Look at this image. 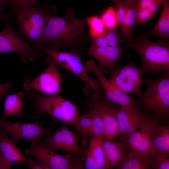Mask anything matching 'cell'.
I'll return each instance as SVG.
<instances>
[{
    "mask_svg": "<svg viewBox=\"0 0 169 169\" xmlns=\"http://www.w3.org/2000/svg\"><path fill=\"white\" fill-rule=\"evenodd\" d=\"M71 9L65 15L49 17L44 29L42 43L59 48H69L79 51L80 39L83 37L85 22L74 16Z\"/></svg>",
    "mask_w": 169,
    "mask_h": 169,
    "instance_id": "6da1fadb",
    "label": "cell"
},
{
    "mask_svg": "<svg viewBox=\"0 0 169 169\" xmlns=\"http://www.w3.org/2000/svg\"><path fill=\"white\" fill-rule=\"evenodd\" d=\"M146 84L145 91L134 99L135 107L150 115L155 122L169 124V71L156 79L148 78Z\"/></svg>",
    "mask_w": 169,
    "mask_h": 169,
    "instance_id": "7a4b0ae2",
    "label": "cell"
},
{
    "mask_svg": "<svg viewBox=\"0 0 169 169\" xmlns=\"http://www.w3.org/2000/svg\"><path fill=\"white\" fill-rule=\"evenodd\" d=\"M25 97L33 108L34 119H39L42 114H47L74 127L80 116L76 106L59 94L43 96L30 89L26 91Z\"/></svg>",
    "mask_w": 169,
    "mask_h": 169,
    "instance_id": "3957f363",
    "label": "cell"
},
{
    "mask_svg": "<svg viewBox=\"0 0 169 169\" xmlns=\"http://www.w3.org/2000/svg\"><path fill=\"white\" fill-rule=\"evenodd\" d=\"M146 34L127 44L124 47L133 48L140 55L143 73L153 75L169 71V43L168 40H149Z\"/></svg>",
    "mask_w": 169,
    "mask_h": 169,
    "instance_id": "277c9868",
    "label": "cell"
},
{
    "mask_svg": "<svg viewBox=\"0 0 169 169\" xmlns=\"http://www.w3.org/2000/svg\"><path fill=\"white\" fill-rule=\"evenodd\" d=\"M56 12L55 6L47 3L20 9L15 14L20 32L30 42L36 45H41L43 32L47 21Z\"/></svg>",
    "mask_w": 169,
    "mask_h": 169,
    "instance_id": "5b68a950",
    "label": "cell"
},
{
    "mask_svg": "<svg viewBox=\"0 0 169 169\" xmlns=\"http://www.w3.org/2000/svg\"><path fill=\"white\" fill-rule=\"evenodd\" d=\"M34 49L43 51L51 57L64 69L73 73L85 82L86 87L91 89L95 95L101 97L104 93L98 80L90 76L83 64L79 51L71 49L68 52L61 51L59 48L41 45H35Z\"/></svg>",
    "mask_w": 169,
    "mask_h": 169,
    "instance_id": "8992f818",
    "label": "cell"
},
{
    "mask_svg": "<svg viewBox=\"0 0 169 169\" xmlns=\"http://www.w3.org/2000/svg\"><path fill=\"white\" fill-rule=\"evenodd\" d=\"M85 93L87 95L86 104L88 107H92L99 112L104 126L105 138L112 139L120 135L117 117L120 106L107 100L105 97H98L92 94L85 88Z\"/></svg>",
    "mask_w": 169,
    "mask_h": 169,
    "instance_id": "52a82bcc",
    "label": "cell"
},
{
    "mask_svg": "<svg viewBox=\"0 0 169 169\" xmlns=\"http://www.w3.org/2000/svg\"><path fill=\"white\" fill-rule=\"evenodd\" d=\"M48 66L36 78L31 80L25 78L23 90H34L48 95L59 94L60 90L62 75L57 69V63L50 57L46 59Z\"/></svg>",
    "mask_w": 169,
    "mask_h": 169,
    "instance_id": "ba28073f",
    "label": "cell"
},
{
    "mask_svg": "<svg viewBox=\"0 0 169 169\" xmlns=\"http://www.w3.org/2000/svg\"><path fill=\"white\" fill-rule=\"evenodd\" d=\"M143 74L141 67L136 66L129 59L126 64H121L108 79L124 93H134L139 97L142 93V85L146 84L142 77Z\"/></svg>",
    "mask_w": 169,
    "mask_h": 169,
    "instance_id": "9c48e42d",
    "label": "cell"
},
{
    "mask_svg": "<svg viewBox=\"0 0 169 169\" xmlns=\"http://www.w3.org/2000/svg\"><path fill=\"white\" fill-rule=\"evenodd\" d=\"M10 21L5 23L3 29L0 32V53L15 52L20 55L21 61H34L36 58L42 56L41 53L23 41L13 28Z\"/></svg>",
    "mask_w": 169,
    "mask_h": 169,
    "instance_id": "30bf717a",
    "label": "cell"
},
{
    "mask_svg": "<svg viewBox=\"0 0 169 169\" xmlns=\"http://www.w3.org/2000/svg\"><path fill=\"white\" fill-rule=\"evenodd\" d=\"M40 145L53 151H62L76 156H82L84 151L79 146L77 135L63 122L58 129L47 135Z\"/></svg>",
    "mask_w": 169,
    "mask_h": 169,
    "instance_id": "8fae6325",
    "label": "cell"
},
{
    "mask_svg": "<svg viewBox=\"0 0 169 169\" xmlns=\"http://www.w3.org/2000/svg\"><path fill=\"white\" fill-rule=\"evenodd\" d=\"M0 127L10 136L15 144L23 139H28L30 143H39L42 137L47 136L53 131L43 126L38 119L35 123H23L10 122L0 116Z\"/></svg>",
    "mask_w": 169,
    "mask_h": 169,
    "instance_id": "7c38bea8",
    "label": "cell"
},
{
    "mask_svg": "<svg viewBox=\"0 0 169 169\" xmlns=\"http://www.w3.org/2000/svg\"><path fill=\"white\" fill-rule=\"evenodd\" d=\"M30 147L25 150L27 156L35 157L47 164L50 169H73L82 168L80 163H75L74 156L70 154L64 156L56 153L38 143H30Z\"/></svg>",
    "mask_w": 169,
    "mask_h": 169,
    "instance_id": "4fadbf2b",
    "label": "cell"
},
{
    "mask_svg": "<svg viewBox=\"0 0 169 169\" xmlns=\"http://www.w3.org/2000/svg\"><path fill=\"white\" fill-rule=\"evenodd\" d=\"M117 117L120 135H126L140 128L144 130L152 119L149 114H144L135 106H121Z\"/></svg>",
    "mask_w": 169,
    "mask_h": 169,
    "instance_id": "5bb4252c",
    "label": "cell"
},
{
    "mask_svg": "<svg viewBox=\"0 0 169 169\" xmlns=\"http://www.w3.org/2000/svg\"><path fill=\"white\" fill-rule=\"evenodd\" d=\"M84 66L88 71L94 73L97 77L107 100L121 106H135L133 97L122 92L107 79L94 59L87 61Z\"/></svg>",
    "mask_w": 169,
    "mask_h": 169,
    "instance_id": "9a60e30c",
    "label": "cell"
},
{
    "mask_svg": "<svg viewBox=\"0 0 169 169\" xmlns=\"http://www.w3.org/2000/svg\"><path fill=\"white\" fill-rule=\"evenodd\" d=\"M125 49L120 46L100 47L92 44L87 53L98 61V67L103 72L111 74L121 64L118 60Z\"/></svg>",
    "mask_w": 169,
    "mask_h": 169,
    "instance_id": "2e32d148",
    "label": "cell"
},
{
    "mask_svg": "<svg viewBox=\"0 0 169 169\" xmlns=\"http://www.w3.org/2000/svg\"><path fill=\"white\" fill-rule=\"evenodd\" d=\"M151 122L141 132L136 131L122 136L119 142L129 152L142 155H152V144L150 134Z\"/></svg>",
    "mask_w": 169,
    "mask_h": 169,
    "instance_id": "e0dca14e",
    "label": "cell"
},
{
    "mask_svg": "<svg viewBox=\"0 0 169 169\" xmlns=\"http://www.w3.org/2000/svg\"><path fill=\"white\" fill-rule=\"evenodd\" d=\"M150 134L153 155L169 157V124H160L152 120L150 125Z\"/></svg>",
    "mask_w": 169,
    "mask_h": 169,
    "instance_id": "ac0fdd59",
    "label": "cell"
},
{
    "mask_svg": "<svg viewBox=\"0 0 169 169\" xmlns=\"http://www.w3.org/2000/svg\"><path fill=\"white\" fill-rule=\"evenodd\" d=\"M90 137L84 168L86 169H110L102 145V139L93 136Z\"/></svg>",
    "mask_w": 169,
    "mask_h": 169,
    "instance_id": "d6986e66",
    "label": "cell"
},
{
    "mask_svg": "<svg viewBox=\"0 0 169 169\" xmlns=\"http://www.w3.org/2000/svg\"><path fill=\"white\" fill-rule=\"evenodd\" d=\"M104 138L102 145L110 169L120 165L127 157L128 151L119 142Z\"/></svg>",
    "mask_w": 169,
    "mask_h": 169,
    "instance_id": "ffe728a7",
    "label": "cell"
},
{
    "mask_svg": "<svg viewBox=\"0 0 169 169\" xmlns=\"http://www.w3.org/2000/svg\"><path fill=\"white\" fill-rule=\"evenodd\" d=\"M7 133L0 127V151L8 161L11 163H24L27 159L12 141Z\"/></svg>",
    "mask_w": 169,
    "mask_h": 169,
    "instance_id": "44dd1931",
    "label": "cell"
},
{
    "mask_svg": "<svg viewBox=\"0 0 169 169\" xmlns=\"http://www.w3.org/2000/svg\"><path fill=\"white\" fill-rule=\"evenodd\" d=\"M24 90L17 93L5 94L3 117L6 119L11 116L16 115L19 118L23 116V105L25 93Z\"/></svg>",
    "mask_w": 169,
    "mask_h": 169,
    "instance_id": "7402d4cb",
    "label": "cell"
},
{
    "mask_svg": "<svg viewBox=\"0 0 169 169\" xmlns=\"http://www.w3.org/2000/svg\"><path fill=\"white\" fill-rule=\"evenodd\" d=\"M126 7V14L123 25L120 30L126 39L127 44L133 40L136 26L137 13V0H124Z\"/></svg>",
    "mask_w": 169,
    "mask_h": 169,
    "instance_id": "603a6c76",
    "label": "cell"
},
{
    "mask_svg": "<svg viewBox=\"0 0 169 169\" xmlns=\"http://www.w3.org/2000/svg\"><path fill=\"white\" fill-rule=\"evenodd\" d=\"M152 158L153 155H142L129 152L127 157L116 169H152Z\"/></svg>",
    "mask_w": 169,
    "mask_h": 169,
    "instance_id": "cb8c5ba5",
    "label": "cell"
},
{
    "mask_svg": "<svg viewBox=\"0 0 169 169\" xmlns=\"http://www.w3.org/2000/svg\"><path fill=\"white\" fill-rule=\"evenodd\" d=\"M162 8L160 17L154 27L146 34L157 35L161 38H167L169 36V2L163 0L161 4Z\"/></svg>",
    "mask_w": 169,
    "mask_h": 169,
    "instance_id": "d4e9b609",
    "label": "cell"
},
{
    "mask_svg": "<svg viewBox=\"0 0 169 169\" xmlns=\"http://www.w3.org/2000/svg\"><path fill=\"white\" fill-rule=\"evenodd\" d=\"M125 38L120 32L116 29L107 30L102 36L96 38H91L92 44L100 47L120 46Z\"/></svg>",
    "mask_w": 169,
    "mask_h": 169,
    "instance_id": "484cf974",
    "label": "cell"
},
{
    "mask_svg": "<svg viewBox=\"0 0 169 169\" xmlns=\"http://www.w3.org/2000/svg\"><path fill=\"white\" fill-rule=\"evenodd\" d=\"M88 107V112L91 120L92 136L103 139L105 138L104 126L100 115L95 108L92 107Z\"/></svg>",
    "mask_w": 169,
    "mask_h": 169,
    "instance_id": "4316f807",
    "label": "cell"
},
{
    "mask_svg": "<svg viewBox=\"0 0 169 169\" xmlns=\"http://www.w3.org/2000/svg\"><path fill=\"white\" fill-rule=\"evenodd\" d=\"M91 38H96L103 35L107 31L101 19L97 15L92 16L87 18Z\"/></svg>",
    "mask_w": 169,
    "mask_h": 169,
    "instance_id": "83f0119b",
    "label": "cell"
},
{
    "mask_svg": "<svg viewBox=\"0 0 169 169\" xmlns=\"http://www.w3.org/2000/svg\"><path fill=\"white\" fill-rule=\"evenodd\" d=\"M101 19L105 27L108 30L116 29L118 27L116 12L112 7H109L105 11Z\"/></svg>",
    "mask_w": 169,
    "mask_h": 169,
    "instance_id": "f1b7e54d",
    "label": "cell"
},
{
    "mask_svg": "<svg viewBox=\"0 0 169 169\" xmlns=\"http://www.w3.org/2000/svg\"><path fill=\"white\" fill-rule=\"evenodd\" d=\"M91 120L89 112L80 116L75 126V129L82 136H92Z\"/></svg>",
    "mask_w": 169,
    "mask_h": 169,
    "instance_id": "f546056e",
    "label": "cell"
},
{
    "mask_svg": "<svg viewBox=\"0 0 169 169\" xmlns=\"http://www.w3.org/2000/svg\"><path fill=\"white\" fill-rule=\"evenodd\" d=\"M39 0H7V4L10 8L9 13L12 16L23 8L38 4Z\"/></svg>",
    "mask_w": 169,
    "mask_h": 169,
    "instance_id": "4dcf8cb0",
    "label": "cell"
},
{
    "mask_svg": "<svg viewBox=\"0 0 169 169\" xmlns=\"http://www.w3.org/2000/svg\"><path fill=\"white\" fill-rule=\"evenodd\" d=\"M115 7L118 21V27L120 30L122 27L126 14V7L124 0H112Z\"/></svg>",
    "mask_w": 169,
    "mask_h": 169,
    "instance_id": "1f68e13d",
    "label": "cell"
},
{
    "mask_svg": "<svg viewBox=\"0 0 169 169\" xmlns=\"http://www.w3.org/2000/svg\"><path fill=\"white\" fill-rule=\"evenodd\" d=\"M163 0H137V10L148 8L155 15Z\"/></svg>",
    "mask_w": 169,
    "mask_h": 169,
    "instance_id": "d6a6232c",
    "label": "cell"
},
{
    "mask_svg": "<svg viewBox=\"0 0 169 169\" xmlns=\"http://www.w3.org/2000/svg\"><path fill=\"white\" fill-rule=\"evenodd\" d=\"M154 16L148 8L137 10L136 26L147 23Z\"/></svg>",
    "mask_w": 169,
    "mask_h": 169,
    "instance_id": "836d02e7",
    "label": "cell"
},
{
    "mask_svg": "<svg viewBox=\"0 0 169 169\" xmlns=\"http://www.w3.org/2000/svg\"><path fill=\"white\" fill-rule=\"evenodd\" d=\"M169 157L153 155L152 169H169Z\"/></svg>",
    "mask_w": 169,
    "mask_h": 169,
    "instance_id": "e575fe53",
    "label": "cell"
},
{
    "mask_svg": "<svg viewBox=\"0 0 169 169\" xmlns=\"http://www.w3.org/2000/svg\"><path fill=\"white\" fill-rule=\"evenodd\" d=\"M28 167L32 169H50L46 164L39 160L35 161L31 159H27Z\"/></svg>",
    "mask_w": 169,
    "mask_h": 169,
    "instance_id": "d590c367",
    "label": "cell"
},
{
    "mask_svg": "<svg viewBox=\"0 0 169 169\" xmlns=\"http://www.w3.org/2000/svg\"><path fill=\"white\" fill-rule=\"evenodd\" d=\"M7 4V0H0V19L2 22L6 23L10 21L12 16L9 14H7L3 11V8Z\"/></svg>",
    "mask_w": 169,
    "mask_h": 169,
    "instance_id": "8d00e7d4",
    "label": "cell"
},
{
    "mask_svg": "<svg viewBox=\"0 0 169 169\" xmlns=\"http://www.w3.org/2000/svg\"><path fill=\"white\" fill-rule=\"evenodd\" d=\"M12 83L10 82H7L3 84H0V103L2 101L3 96L12 87Z\"/></svg>",
    "mask_w": 169,
    "mask_h": 169,
    "instance_id": "74e56055",
    "label": "cell"
},
{
    "mask_svg": "<svg viewBox=\"0 0 169 169\" xmlns=\"http://www.w3.org/2000/svg\"><path fill=\"white\" fill-rule=\"evenodd\" d=\"M12 164L5 158L0 151V169H10Z\"/></svg>",
    "mask_w": 169,
    "mask_h": 169,
    "instance_id": "f35d334b",
    "label": "cell"
}]
</instances>
